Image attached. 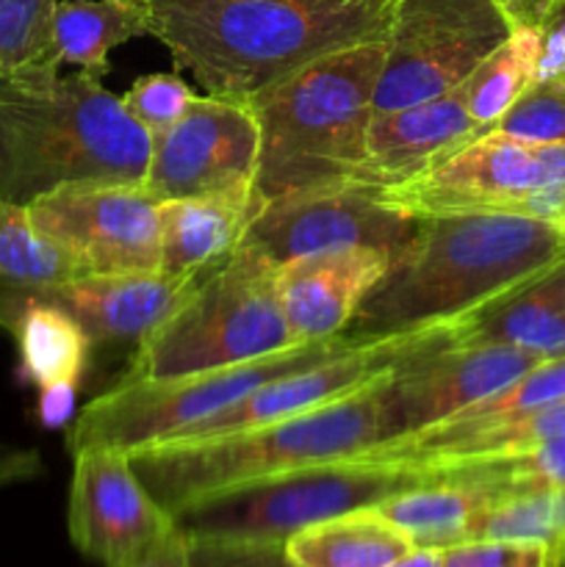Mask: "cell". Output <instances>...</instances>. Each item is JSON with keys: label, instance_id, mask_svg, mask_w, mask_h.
<instances>
[{"label": "cell", "instance_id": "8fae6325", "mask_svg": "<svg viewBox=\"0 0 565 567\" xmlns=\"http://www.w3.org/2000/svg\"><path fill=\"white\" fill-rule=\"evenodd\" d=\"M424 214L397 203L386 188L338 183L291 194L255 210L242 244L275 266L327 249L371 247L397 264L421 230Z\"/></svg>", "mask_w": 565, "mask_h": 567}, {"label": "cell", "instance_id": "d6a6232c", "mask_svg": "<svg viewBox=\"0 0 565 567\" xmlns=\"http://www.w3.org/2000/svg\"><path fill=\"white\" fill-rule=\"evenodd\" d=\"M541 59H537V78H565V0H552L543 11L541 22Z\"/></svg>", "mask_w": 565, "mask_h": 567}, {"label": "cell", "instance_id": "8992f818", "mask_svg": "<svg viewBox=\"0 0 565 567\" xmlns=\"http://www.w3.org/2000/svg\"><path fill=\"white\" fill-rule=\"evenodd\" d=\"M275 271L266 255L238 244L164 324L136 343L122 382L225 369L302 343L282 316Z\"/></svg>", "mask_w": 565, "mask_h": 567}, {"label": "cell", "instance_id": "5b68a950", "mask_svg": "<svg viewBox=\"0 0 565 567\" xmlns=\"http://www.w3.org/2000/svg\"><path fill=\"white\" fill-rule=\"evenodd\" d=\"M388 377L291 419L230 435L158 443L127 457L155 502L175 518L192 504L227 487L308 465L352 460L377 443H386L382 385Z\"/></svg>", "mask_w": 565, "mask_h": 567}, {"label": "cell", "instance_id": "cb8c5ba5", "mask_svg": "<svg viewBox=\"0 0 565 567\" xmlns=\"http://www.w3.org/2000/svg\"><path fill=\"white\" fill-rule=\"evenodd\" d=\"M491 496L460 482L430 480L377 504V513L397 524L421 548H449L474 537L476 520Z\"/></svg>", "mask_w": 565, "mask_h": 567}, {"label": "cell", "instance_id": "d590c367", "mask_svg": "<svg viewBox=\"0 0 565 567\" xmlns=\"http://www.w3.org/2000/svg\"><path fill=\"white\" fill-rule=\"evenodd\" d=\"M125 567H188V537L181 529H175L161 546H155L153 551Z\"/></svg>", "mask_w": 565, "mask_h": 567}, {"label": "cell", "instance_id": "9a60e30c", "mask_svg": "<svg viewBox=\"0 0 565 567\" xmlns=\"http://www.w3.org/2000/svg\"><path fill=\"white\" fill-rule=\"evenodd\" d=\"M543 363L502 343H438L393 371L382 385L388 441L415 435L510 385Z\"/></svg>", "mask_w": 565, "mask_h": 567}, {"label": "cell", "instance_id": "ba28073f", "mask_svg": "<svg viewBox=\"0 0 565 567\" xmlns=\"http://www.w3.org/2000/svg\"><path fill=\"white\" fill-rule=\"evenodd\" d=\"M427 482L421 471L371 457L336 460L227 487L175 515L186 537L286 543L297 532Z\"/></svg>", "mask_w": 565, "mask_h": 567}, {"label": "cell", "instance_id": "ac0fdd59", "mask_svg": "<svg viewBox=\"0 0 565 567\" xmlns=\"http://www.w3.org/2000/svg\"><path fill=\"white\" fill-rule=\"evenodd\" d=\"M210 269L192 277H170L161 271L78 277L70 286L55 288L42 297L70 310L92 336V341L138 343L192 297Z\"/></svg>", "mask_w": 565, "mask_h": 567}, {"label": "cell", "instance_id": "6da1fadb", "mask_svg": "<svg viewBox=\"0 0 565 567\" xmlns=\"http://www.w3.org/2000/svg\"><path fill=\"white\" fill-rule=\"evenodd\" d=\"M399 0H147L150 37L210 97L247 103L299 66L388 39Z\"/></svg>", "mask_w": 565, "mask_h": 567}, {"label": "cell", "instance_id": "f1b7e54d", "mask_svg": "<svg viewBox=\"0 0 565 567\" xmlns=\"http://www.w3.org/2000/svg\"><path fill=\"white\" fill-rule=\"evenodd\" d=\"M491 131L524 142H565V78L532 81Z\"/></svg>", "mask_w": 565, "mask_h": 567}, {"label": "cell", "instance_id": "d4e9b609", "mask_svg": "<svg viewBox=\"0 0 565 567\" xmlns=\"http://www.w3.org/2000/svg\"><path fill=\"white\" fill-rule=\"evenodd\" d=\"M78 277L75 260L33 227L28 210L0 199V291L48 293Z\"/></svg>", "mask_w": 565, "mask_h": 567}, {"label": "cell", "instance_id": "836d02e7", "mask_svg": "<svg viewBox=\"0 0 565 567\" xmlns=\"http://www.w3.org/2000/svg\"><path fill=\"white\" fill-rule=\"evenodd\" d=\"M42 471L44 463L37 449L0 443V491L33 482L37 476H42Z\"/></svg>", "mask_w": 565, "mask_h": 567}, {"label": "cell", "instance_id": "277c9868", "mask_svg": "<svg viewBox=\"0 0 565 567\" xmlns=\"http://www.w3.org/2000/svg\"><path fill=\"white\" fill-rule=\"evenodd\" d=\"M386 53V39L341 48L247 100L260 131L255 210L358 181Z\"/></svg>", "mask_w": 565, "mask_h": 567}, {"label": "cell", "instance_id": "4fadbf2b", "mask_svg": "<svg viewBox=\"0 0 565 567\" xmlns=\"http://www.w3.org/2000/svg\"><path fill=\"white\" fill-rule=\"evenodd\" d=\"M258 147V122L247 103L194 97L175 125L150 136L144 188L158 203L253 192Z\"/></svg>", "mask_w": 565, "mask_h": 567}, {"label": "cell", "instance_id": "3957f363", "mask_svg": "<svg viewBox=\"0 0 565 567\" xmlns=\"http://www.w3.org/2000/svg\"><path fill=\"white\" fill-rule=\"evenodd\" d=\"M0 75V199L31 205L70 183H144L150 133L92 72Z\"/></svg>", "mask_w": 565, "mask_h": 567}, {"label": "cell", "instance_id": "9c48e42d", "mask_svg": "<svg viewBox=\"0 0 565 567\" xmlns=\"http://www.w3.org/2000/svg\"><path fill=\"white\" fill-rule=\"evenodd\" d=\"M565 142L485 131L415 181L386 188L415 214L507 210L557 221L565 208Z\"/></svg>", "mask_w": 565, "mask_h": 567}, {"label": "cell", "instance_id": "4dcf8cb0", "mask_svg": "<svg viewBox=\"0 0 565 567\" xmlns=\"http://www.w3.org/2000/svg\"><path fill=\"white\" fill-rule=\"evenodd\" d=\"M565 554L548 543L474 537L441 548V567H563Z\"/></svg>", "mask_w": 565, "mask_h": 567}, {"label": "cell", "instance_id": "484cf974", "mask_svg": "<svg viewBox=\"0 0 565 567\" xmlns=\"http://www.w3.org/2000/svg\"><path fill=\"white\" fill-rule=\"evenodd\" d=\"M421 474L430 476V480L480 487L491 498L513 496V493L565 491V437L521 449V452L438 465V468H427Z\"/></svg>", "mask_w": 565, "mask_h": 567}, {"label": "cell", "instance_id": "603a6c76", "mask_svg": "<svg viewBox=\"0 0 565 567\" xmlns=\"http://www.w3.org/2000/svg\"><path fill=\"white\" fill-rule=\"evenodd\" d=\"M410 548L413 540L374 507L321 520L286 540L299 567H386Z\"/></svg>", "mask_w": 565, "mask_h": 567}, {"label": "cell", "instance_id": "d6986e66", "mask_svg": "<svg viewBox=\"0 0 565 567\" xmlns=\"http://www.w3.org/2000/svg\"><path fill=\"white\" fill-rule=\"evenodd\" d=\"M0 327L14 338L22 380L39 391L64 382L78 385L86 374L92 336L53 299L42 293L0 291Z\"/></svg>", "mask_w": 565, "mask_h": 567}, {"label": "cell", "instance_id": "44dd1931", "mask_svg": "<svg viewBox=\"0 0 565 567\" xmlns=\"http://www.w3.org/2000/svg\"><path fill=\"white\" fill-rule=\"evenodd\" d=\"M253 192L166 199L158 205L161 275L192 277L222 264L253 221Z\"/></svg>", "mask_w": 565, "mask_h": 567}, {"label": "cell", "instance_id": "4316f807", "mask_svg": "<svg viewBox=\"0 0 565 567\" xmlns=\"http://www.w3.org/2000/svg\"><path fill=\"white\" fill-rule=\"evenodd\" d=\"M537 59H541V31L535 25H521L513 28L510 37L465 78L460 92L482 131H491L499 116L535 81Z\"/></svg>", "mask_w": 565, "mask_h": 567}, {"label": "cell", "instance_id": "5bb4252c", "mask_svg": "<svg viewBox=\"0 0 565 567\" xmlns=\"http://www.w3.org/2000/svg\"><path fill=\"white\" fill-rule=\"evenodd\" d=\"M72 457L66 529L83 557L103 567H125L177 529L125 452L89 446L72 452Z\"/></svg>", "mask_w": 565, "mask_h": 567}, {"label": "cell", "instance_id": "7402d4cb", "mask_svg": "<svg viewBox=\"0 0 565 567\" xmlns=\"http://www.w3.org/2000/svg\"><path fill=\"white\" fill-rule=\"evenodd\" d=\"M150 33L147 0H55L50 42L61 64L103 78L109 53Z\"/></svg>", "mask_w": 565, "mask_h": 567}, {"label": "cell", "instance_id": "ffe728a7", "mask_svg": "<svg viewBox=\"0 0 565 567\" xmlns=\"http://www.w3.org/2000/svg\"><path fill=\"white\" fill-rule=\"evenodd\" d=\"M454 343H502L543 360L565 354V260L454 321Z\"/></svg>", "mask_w": 565, "mask_h": 567}, {"label": "cell", "instance_id": "e575fe53", "mask_svg": "<svg viewBox=\"0 0 565 567\" xmlns=\"http://www.w3.org/2000/svg\"><path fill=\"white\" fill-rule=\"evenodd\" d=\"M75 393L78 385H66V382L64 385L42 388L37 402V415L42 426H48V430L64 426L72 419V413H75Z\"/></svg>", "mask_w": 565, "mask_h": 567}, {"label": "cell", "instance_id": "8d00e7d4", "mask_svg": "<svg viewBox=\"0 0 565 567\" xmlns=\"http://www.w3.org/2000/svg\"><path fill=\"white\" fill-rule=\"evenodd\" d=\"M502 6V11L507 14V20L513 22V28L521 25H535L541 22L543 11L552 0H496Z\"/></svg>", "mask_w": 565, "mask_h": 567}, {"label": "cell", "instance_id": "7c38bea8", "mask_svg": "<svg viewBox=\"0 0 565 567\" xmlns=\"http://www.w3.org/2000/svg\"><path fill=\"white\" fill-rule=\"evenodd\" d=\"M158 199L144 183H70L25 205L33 227L75 260L81 277L158 271Z\"/></svg>", "mask_w": 565, "mask_h": 567}, {"label": "cell", "instance_id": "ab89813d", "mask_svg": "<svg viewBox=\"0 0 565 567\" xmlns=\"http://www.w3.org/2000/svg\"><path fill=\"white\" fill-rule=\"evenodd\" d=\"M563 567H565V559H563Z\"/></svg>", "mask_w": 565, "mask_h": 567}, {"label": "cell", "instance_id": "f35d334b", "mask_svg": "<svg viewBox=\"0 0 565 567\" xmlns=\"http://www.w3.org/2000/svg\"><path fill=\"white\" fill-rule=\"evenodd\" d=\"M559 227H563V230H565V214H563V219H559Z\"/></svg>", "mask_w": 565, "mask_h": 567}, {"label": "cell", "instance_id": "83f0119b", "mask_svg": "<svg viewBox=\"0 0 565 567\" xmlns=\"http://www.w3.org/2000/svg\"><path fill=\"white\" fill-rule=\"evenodd\" d=\"M55 0H0V75L53 64L50 20Z\"/></svg>", "mask_w": 565, "mask_h": 567}, {"label": "cell", "instance_id": "30bf717a", "mask_svg": "<svg viewBox=\"0 0 565 567\" xmlns=\"http://www.w3.org/2000/svg\"><path fill=\"white\" fill-rule=\"evenodd\" d=\"M513 31L496 0H399L374 114L454 92Z\"/></svg>", "mask_w": 565, "mask_h": 567}, {"label": "cell", "instance_id": "2e32d148", "mask_svg": "<svg viewBox=\"0 0 565 567\" xmlns=\"http://www.w3.org/2000/svg\"><path fill=\"white\" fill-rule=\"evenodd\" d=\"M388 269L391 258L371 247L327 249L277 266V299L294 338L321 341L343 336Z\"/></svg>", "mask_w": 565, "mask_h": 567}, {"label": "cell", "instance_id": "f546056e", "mask_svg": "<svg viewBox=\"0 0 565 567\" xmlns=\"http://www.w3.org/2000/svg\"><path fill=\"white\" fill-rule=\"evenodd\" d=\"M194 97L197 94L183 78L172 75V72H153V75L138 78L127 89L122 105L138 127L155 136V133H164L166 127L175 125L186 114L188 105L194 103Z\"/></svg>", "mask_w": 565, "mask_h": 567}, {"label": "cell", "instance_id": "52a82bcc", "mask_svg": "<svg viewBox=\"0 0 565 567\" xmlns=\"http://www.w3.org/2000/svg\"><path fill=\"white\" fill-rule=\"evenodd\" d=\"M360 341L366 338L343 332L321 341H302L297 347L225 369L194 371L166 380L120 382L103 396L92 399L75 415L66 432V449L78 452V449L103 446L131 454L175 441L192 426L236 404L255 388L291 371L314 369L325 360L349 352Z\"/></svg>", "mask_w": 565, "mask_h": 567}, {"label": "cell", "instance_id": "e0dca14e", "mask_svg": "<svg viewBox=\"0 0 565 567\" xmlns=\"http://www.w3.org/2000/svg\"><path fill=\"white\" fill-rule=\"evenodd\" d=\"M482 133L460 89L424 103L382 111L371 116L366 161L355 183L399 188Z\"/></svg>", "mask_w": 565, "mask_h": 567}, {"label": "cell", "instance_id": "74e56055", "mask_svg": "<svg viewBox=\"0 0 565 567\" xmlns=\"http://www.w3.org/2000/svg\"><path fill=\"white\" fill-rule=\"evenodd\" d=\"M386 567H441V548H410L399 559L388 563Z\"/></svg>", "mask_w": 565, "mask_h": 567}, {"label": "cell", "instance_id": "1f68e13d", "mask_svg": "<svg viewBox=\"0 0 565 567\" xmlns=\"http://www.w3.org/2000/svg\"><path fill=\"white\" fill-rule=\"evenodd\" d=\"M188 567H299L286 543L188 537Z\"/></svg>", "mask_w": 565, "mask_h": 567}, {"label": "cell", "instance_id": "7a4b0ae2", "mask_svg": "<svg viewBox=\"0 0 565 567\" xmlns=\"http://www.w3.org/2000/svg\"><path fill=\"white\" fill-rule=\"evenodd\" d=\"M563 260L557 221L507 210L424 214L413 247L371 288L347 332L382 338L452 324Z\"/></svg>", "mask_w": 565, "mask_h": 567}]
</instances>
